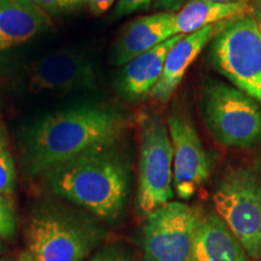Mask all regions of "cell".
<instances>
[{
	"label": "cell",
	"mask_w": 261,
	"mask_h": 261,
	"mask_svg": "<svg viewBox=\"0 0 261 261\" xmlns=\"http://www.w3.org/2000/svg\"><path fill=\"white\" fill-rule=\"evenodd\" d=\"M99 237V230L89 220L47 208L32 218L28 252L33 261H84Z\"/></svg>",
	"instance_id": "cell-5"
},
{
	"label": "cell",
	"mask_w": 261,
	"mask_h": 261,
	"mask_svg": "<svg viewBox=\"0 0 261 261\" xmlns=\"http://www.w3.org/2000/svg\"><path fill=\"white\" fill-rule=\"evenodd\" d=\"M91 261H127L121 254L115 250H104V252L97 254Z\"/></svg>",
	"instance_id": "cell-22"
},
{
	"label": "cell",
	"mask_w": 261,
	"mask_h": 261,
	"mask_svg": "<svg viewBox=\"0 0 261 261\" xmlns=\"http://www.w3.org/2000/svg\"><path fill=\"white\" fill-rule=\"evenodd\" d=\"M253 12L250 0L233 3H211L201 0L188 2L174 12V29L177 35H187L202 28L230 21Z\"/></svg>",
	"instance_id": "cell-16"
},
{
	"label": "cell",
	"mask_w": 261,
	"mask_h": 261,
	"mask_svg": "<svg viewBox=\"0 0 261 261\" xmlns=\"http://www.w3.org/2000/svg\"><path fill=\"white\" fill-rule=\"evenodd\" d=\"M139 177L137 208L142 217L168 203L174 197L173 149L167 123L158 115L140 119Z\"/></svg>",
	"instance_id": "cell-7"
},
{
	"label": "cell",
	"mask_w": 261,
	"mask_h": 261,
	"mask_svg": "<svg viewBox=\"0 0 261 261\" xmlns=\"http://www.w3.org/2000/svg\"><path fill=\"white\" fill-rule=\"evenodd\" d=\"M198 218L182 202H168L145 218L142 231L144 261H191Z\"/></svg>",
	"instance_id": "cell-8"
},
{
	"label": "cell",
	"mask_w": 261,
	"mask_h": 261,
	"mask_svg": "<svg viewBox=\"0 0 261 261\" xmlns=\"http://www.w3.org/2000/svg\"><path fill=\"white\" fill-rule=\"evenodd\" d=\"M116 0H89V9L94 16H99L112 8Z\"/></svg>",
	"instance_id": "cell-21"
},
{
	"label": "cell",
	"mask_w": 261,
	"mask_h": 261,
	"mask_svg": "<svg viewBox=\"0 0 261 261\" xmlns=\"http://www.w3.org/2000/svg\"><path fill=\"white\" fill-rule=\"evenodd\" d=\"M191 261H253L217 214L198 218Z\"/></svg>",
	"instance_id": "cell-13"
},
{
	"label": "cell",
	"mask_w": 261,
	"mask_h": 261,
	"mask_svg": "<svg viewBox=\"0 0 261 261\" xmlns=\"http://www.w3.org/2000/svg\"><path fill=\"white\" fill-rule=\"evenodd\" d=\"M191 2V0H189ZM201 2H211V3H233L238 2V0H201Z\"/></svg>",
	"instance_id": "cell-25"
},
{
	"label": "cell",
	"mask_w": 261,
	"mask_h": 261,
	"mask_svg": "<svg viewBox=\"0 0 261 261\" xmlns=\"http://www.w3.org/2000/svg\"><path fill=\"white\" fill-rule=\"evenodd\" d=\"M227 22L208 25L200 31L184 35L180 40L175 42L166 57L161 77L150 92V97L160 103L168 102L180 85L190 64Z\"/></svg>",
	"instance_id": "cell-11"
},
{
	"label": "cell",
	"mask_w": 261,
	"mask_h": 261,
	"mask_svg": "<svg viewBox=\"0 0 261 261\" xmlns=\"http://www.w3.org/2000/svg\"><path fill=\"white\" fill-rule=\"evenodd\" d=\"M210 44L214 69L261 106V31L253 12L230 19Z\"/></svg>",
	"instance_id": "cell-3"
},
{
	"label": "cell",
	"mask_w": 261,
	"mask_h": 261,
	"mask_svg": "<svg viewBox=\"0 0 261 261\" xmlns=\"http://www.w3.org/2000/svg\"><path fill=\"white\" fill-rule=\"evenodd\" d=\"M253 15L254 17H255L261 31V0H259V2L256 3L255 6H253Z\"/></svg>",
	"instance_id": "cell-23"
},
{
	"label": "cell",
	"mask_w": 261,
	"mask_h": 261,
	"mask_svg": "<svg viewBox=\"0 0 261 261\" xmlns=\"http://www.w3.org/2000/svg\"><path fill=\"white\" fill-rule=\"evenodd\" d=\"M166 123L173 149V189L179 198L190 200L210 177L211 158L187 114L172 112Z\"/></svg>",
	"instance_id": "cell-10"
},
{
	"label": "cell",
	"mask_w": 261,
	"mask_h": 261,
	"mask_svg": "<svg viewBox=\"0 0 261 261\" xmlns=\"http://www.w3.org/2000/svg\"><path fill=\"white\" fill-rule=\"evenodd\" d=\"M260 174H261V160H260Z\"/></svg>",
	"instance_id": "cell-28"
},
{
	"label": "cell",
	"mask_w": 261,
	"mask_h": 261,
	"mask_svg": "<svg viewBox=\"0 0 261 261\" xmlns=\"http://www.w3.org/2000/svg\"><path fill=\"white\" fill-rule=\"evenodd\" d=\"M4 146H3V142H2V138H0V149H3Z\"/></svg>",
	"instance_id": "cell-27"
},
{
	"label": "cell",
	"mask_w": 261,
	"mask_h": 261,
	"mask_svg": "<svg viewBox=\"0 0 261 261\" xmlns=\"http://www.w3.org/2000/svg\"><path fill=\"white\" fill-rule=\"evenodd\" d=\"M46 14H63L79 9L89 0H33Z\"/></svg>",
	"instance_id": "cell-19"
},
{
	"label": "cell",
	"mask_w": 261,
	"mask_h": 261,
	"mask_svg": "<svg viewBox=\"0 0 261 261\" xmlns=\"http://www.w3.org/2000/svg\"><path fill=\"white\" fill-rule=\"evenodd\" d=\"M116 110L79 106L45 116L29 132L27 162L32 173H48L93 150L112 145L126 126Z\"/></svg>",
	"instance_id": "cell-1"
},
{
	"label": "cell",
	"mask_w": 261,
	"mask_h": 261,
	"mask_svg": "<svg viewBox=\"0 0 261 261\" xmlns=\"http://www.w3.org/2000/svg\"><path fill=\"white\" fill-rule=\"evenodd\" d=\"M21 79L32 94L65 96L92 87L96 73L86 56L75 50H58L24 65Z\"/></svg>",
	"instance_id": "cell-9"
},
{
	"label": "cell",
	"mask_w": 261,
	"mask_h": 261,
	"mask_svg": "<svg viewBox=\"0 0 261 261\" xmlns=\"http://www.w3.org/2000/svg\"><path fill=\"white\" fill-rule=\"evenodd\" d=\"M202 115L210 132L226 148H250L261 142V106L234 86L205 81Z\"/></svg>",
	"instance_id": "cell-4"
},
{
	"label": "cell",
	"mask_w": 261,
	"mask_h": 261,
	"mask_svg": "<svg viewBox=\"0 0 261 261\" xmlns=\"http://www.w3.org/2000/svg\"><path fill=\"white\" fill-rule=\"evenodd\" d=\"M15 178L14 160L4 148L0 149V195L6 197L14 192Z\"/></svg>",
	"instance_id": "cell-17"
},
{
	"label": "cell",
	"mask_w": 261,
	"mask_h": 261,
	"mask_svg": "<svg viewBox=\"0 0 261 261\" xmlns=\"http://www.w3.org/2000/svg\"><path fill=\"white\" fill-rule=\"evenodd\" d=\"M16 232L14 208L5 196L0 195V240L11 238Z\"/></svg>",
	"instance_id": "cell-18"
},
{
	"label": "cell",
	"mask_w": 261,
	"mask_h": 261,
	"mask_svg": "<svg viewBox=\"0 0 261 261\" xmlns=\"http://www.w3.org/2000/svg\"><path fill=\"white\" fill-rule=\"evenodd\" d=\"M215 214L253 261H261V182L253 172L232 169L213 195Z\"/></svg>",
	"instance_id": "cell-6"
},
{
	"label": "cell",
	"mask_w": 261,
	"mask_h": 261,
	"mask_svg": "<svg viewBox=\"0 0 261 261\" xmlns=\"http://www.w3.org/2000/svg\"><path fill=\"white\" fill-rule=\"evenodd\" d=\"M0 261H8L6 259H0Z\"/></svg>",
	"instance_id": "cell-29"
},
{
	"label": "cell",
	"mask_w": 261,
	"mask_h": 261,
	"mask_svg": "<svg viewBox=\"0 0 261 261\" xmlns=\"http://www.w3.org/2000/svg\"><path fill=\"white\" fill-rule=\"evenodd\" d=\"M103 146L48 172L54 192L106 220L121 214L128 194L125 162Z\"/></svg>",
	"instance_id": "cell-2"
},
{
	"label": "cell",
	"mask_w": 261,
	"mask_h": 261,
	"mask_svg": "<svg viewBox=\"0 0 261 261\" xmlns=\"http://www.w3.org/2000/svg\"><path fill=\"white\" fill-rule=\"evenodd\" d=\"M18 261H33V259H32V255L29 254V252H24L19 255Z\"/></svg>",
	"instance_id": "cell-24"
},
{
	"label": "cell",
	"mask_w": 261,
	"mask_h": 261,
	"mask_svg": "<svg viewBox=\"0 0 261 261\" xmlns=\"http://www.w3.org/2000/svg\"><path fill=\"white\" fill-rule=\"evenodd\" d=\"M174 12H158L136 18L117 39L113 63L119 67L175 37Z\"/></svg>",
	"instance_id": "cell-12"
},
{
	"label": "cell",
	"mask_w": 261,
	"mask_h": 261,
	"mask_svg": "<svg viewBox=\"0 0 261 261\" xmlns=\"http://www.w3.org/2000/svg\"><path fill=\"white\" fill-rule=\"evenodd\" d=\"M184 35H175L123 65L119 77V87L123 96L133 100L150 96L161 77L169 50Z\"/></svg>",
	"instance_id": "cell-15"
},
{
	"label": "cell",
	"mask_w": 261,
	"mask_h": 261,
	"mask_svg": "<svg viewBox=\"0 0 261 261\" xmlns=\"http://www.w3.org/2000/svg\"><path fill=\"white\" fill-rule=\"evenodd\" d=\"M47 23V14L33 0H0V52L31 40Z\"/></svg>",
	"instance_id": "cell-14"
},
{
	"label": "cell",
	"mask_w": 261,
	"mask_h": 261,
	"mask_svg": "<svg viewBox=\"0 0 261 261\" xmlns=\"http://www.w3.org/2000/svg\"><path fill=\"white\" fill-rule=\"evenodd\" d=\"M4 249H5V246H4V244H3L2 241H0V253L4 252Z\"/></svg>",
	"instance_id": "cell-26"
},
{
	"label": "cell",
	"mask_w": 261,
	"mask_h": 261,
	"mask_svg": "<svg viewBox=\"0 0 261 261\" xmlns=\"http://www.w3.org/2000/svg\"><path fill=\"white\" fill-rule=\"evenodd\" d=\"M150 3L151 0H119L114 15L116 17H121V16L132 14V12L148 8Z\"/></svg>",
	"instance_id": "cell-20"
}]
</instances>
